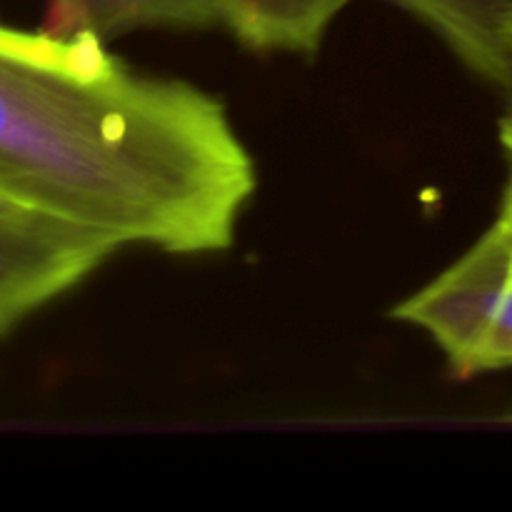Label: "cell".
I'll use <instances>...</instances> for the list:
<instances>
[{
  "instance_id": "6da1fadb",
  "label": "cell",
  "mask_w": 512,
  "mask_h": 512,
  "mask_svg": "<svg viewBox=\"0 0 512 512\" xmlns=\"http://www.w3.org/2000/svg\"><path fill=\"white\" fill-rule=\"evenodd\" d=\"M258 170L205 90L140 73L95 35L0 25V190L113 243L233 245Z\"/></svg>"
},
{
  "instance_id": "7a4b0ae2",
  "label": "cell",
  "mask_w": 512,
  "mask_h": 512,
  "mask_svg": "<svg viewBox=\"0 0 512 512\" xmlns=\"http://www.w3.org/2000/svg\"><path fill=\"white\" fill-rule=\"evenodd\" d=\"M430 335L458 375L512 368V235L495 220L450 268L393 310Z\"/></svg>"
},
{
  "instance_id": "3957f363",
  "label": "cell",
  "mask_w": 512,
  "mask_h": 512,
  "mask_svg": "<svg viewBox=\"0 0 512 512\" xmlns=\"http://www.w3.org/2000/svg\"><path fill=\"white\" fill-rule=\"evenodd\" d=\"M120 250L105 235L0 190V335Z\"/></svg>"
},
{
  "instance_id": "277c9868",
  "label": "cell",
  "mask_w": 512,
  "mask_h": 512,
  "mask_svg": "<svg viewBox=\"0 0 512 512\" xmlns=\"http://www.w3.org/2000/svg\"><path fill=\"white\" fill-rule=\"evenodd\" d=\"M223 23L218 0H50L45 30L100 40L138 28H210Z\"/></svg>"
},
{
  "instance_id": "5b68a950",
  "label": "cell",
  "mask_w": 512,
  "mask_h": 512,
  "mask_svg": "<svg viewBox=\"0 0 512 512\" xmlns=\"http://www.w3.org/2000/svg\"><path fill=\"white\" fill-rule=\"evenodd\" d=\"M445 38L478 75L498 83L510 53L512 0H393Z\"/></svg>"
},
{
  "instance_id": "8992f818",
  "label": "cell",
  "mask_w": 512,
  "mask_h": 512,
  "mask_svg": "<svg viewBox=\"0 0 512 512\" xmlns=\"http://www.w3.org/2000/svg\"><path fill=\"white\" fill-rule=\"evenodd\" d=\"M350 0H218L220 18L255 50L315 53Z\"/></svg>"
},
{
  "instance_id": "52a82bcc",
  "label": "cell",
  "mask_w": 512,
  "mask_h": 512,
  "mask_svg": "<svg viewBox=\"0 0 512 512\" xmlns=\"http://www.w3.org/2000/svg\"><path fill=\"white\" fill-rule=\"evenodd\" d=\"M500 143H503L505 155H508L510 178H508V188H505V195H503V205H500L498 220L505 225V228H508V233L512 235V118H508V115L500 120Z\"/></svg>"
},
{
  "instance_id": "ba28073f",
  "label": "cell",
  "mask_w": 512,
  "mask_h": 512,
  "mask_svg": "<svg viewBox=\"0 0 512 512\" xmlns=\"http://www.w3.org/2000/svg\"><path fill=\"white\" fill-rule=\"evenodd\" d=\"M495 85H498V88L503 90L505 103H508V110H505V115H508V118H512V48H510V53H508V60H505L503 73H500V80Z\"/></svg>"
},
{
  "instance_id": "9c48e42d",
  "label": "cell",
  "mask_w": 512,
  "mask_h": 512,
  "mask_svg": "<svg viewBox=\"0 0 512 512\" xmlns=\"http://www.w3.org/2000/svg\"><path fill=\"white\" fill-rule=\"evenodd\" d=\"M510 48H512V40H510Z\"/></svg>"
}]
</instances>
